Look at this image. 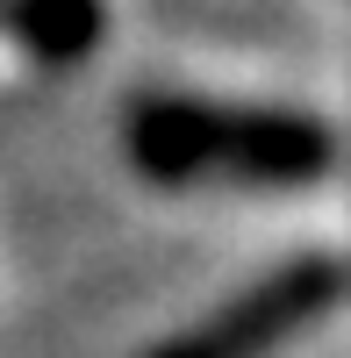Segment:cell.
Wrapping results in <instances>:
<instances>
[{"mask_svg":"<svg viewBox=\"0 0 351 358\" xmlns=\"http://www.w3.org/2000/svg\"><path fill=\"white\" fill-rule=\"evenodd\" d=\"M337 294H344V265L330 251H294L287 265H273L266 280L237 287L222 308H208L187 330H172L143 358H266L287 337H301L308 322H323L337 308Z\"/></svg>","mask_w":351,"mask_h":358,"instance_id":"2","label":"cell"},{"mask_svg":"<svg viewBox=\"0 0 351 358\" xmlns=\"http://www.w3.org/2000/svg\"><path fill=\"white\" fill-rule=\"evenodd\" d=\"M0 29H8V43L29 57V65L65 72V65L101 50L108 8L101 0H8V8H0Z\"/></svg>","mask_w":351,"mask_h":358,"instance_id":"3","label":"cell"},{"mask_svg":"<svg viewBox=\"0 0 351 358\" xmlns=\"http://www.w3.org/2000/svg\"><path fill=\"white\" fill-rule=\"evenodd\" d=\"M122 151L158 187H315L337 172V136L301 108H244L201 94H136Z\"/></svg>","mask_w":351,"mask_h":358,"instance_id":"1","label":"cell"}]
</instances>
